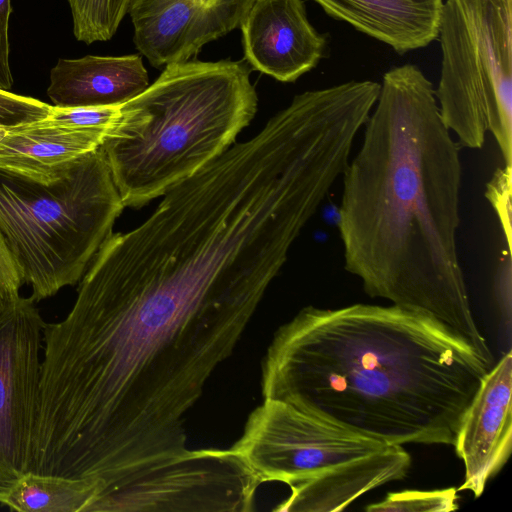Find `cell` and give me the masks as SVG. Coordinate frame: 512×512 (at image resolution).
I'll return each instance as SVG.
<instances>
[{
  "instance_id": "obj_3",
  "label": "cell",
  "mask_w": 512,
  "mask_h": 512,
  "mask_svg": "<svg viewBox=\"0 0 512 512\" xmlns=\"http://www.w3.org/2000/svg\"><path fill=\"white\" fill-rule=\"evenodd\" d=\"M257 103L243 61L166 66L120 105L101 146L125 207L144 206L223 154L254 118Z\"/></svg>"
},
{
  "instance_id": "obj_21",
  "label": "cell",
  "mask_w": 512,
  "mask_h": 512,
  "mask_svg": "<svg viewBox=\"0 0 512 512\" xmlns=\"http://www.w3.org/2000/svg\"><path fill=\"white\" fill-rule=\"evenodd\" d=\"M511 171L512 167L499 168L487 184L486 189V197L499 216L509 250H511Z\"/></svg>"
},
{
  "instance_id": "obj_7",
  "label": "cell",
  "mask_w": 512,
  "mask_h": 512,
  "mask_svg": "<svg viewBox=\"0 0 512 512\" xmlns=\"http://www.w3.org/2000/svg\"><path fill=\"white\" fill-rule=\"evenodd\" d=\"M45 325L31 297L0 315V504L29 471Z\"/></svg>"
},
{
  "instance_id": "obj_19",
  "label": "cell",
  "mask_w": 512,
  "mask_h": 512,
  "mask_svg": "<svg viewBox=\"0 0 512 512\" xmlns=\"http://www.w3.org/2000/svg\"><path fill=\"white\" fill-rule=\"evenodd\" d=\"M52 105L38 99L0 90V123L14 127L45 118Z\"/></svg>"
},
{
  "instance_id": "obj_2",
  "label": "cell",
  "mask_w": 512,
  "mask_h": 512,
  "mask_svg": "<svg viewBox=\"0 0 512 512\" xmlns=\"http://www.w3.org/2000/svg\"><path fill=\"white\" fill-rule=\"evenodd\" d=\"M491 368L438 323L395 305L307 306L276 331L262 396L386 445H453Z\"/></svg>"
},
{
  "instance_id": "obj_17",
  "label": "cell",
  "mask_w": 512,
  "mask_h": 512,
  "mask_svg": "<svg viewBox=\"0 0 512 512\" xmlns=\"http://www.w3.org/2000/svg\"><path fill=\"white\" fill-rule=\"evenodd\" d=\"M458 507L457 490L446 488L389 493L384 500L366 506L365 510L368 512H449Z\"/></svg>"
},
{
  "instance_id": "obj_1",
  "label": "cell",
  "mask_w": 512,
  "mask_h": 512,
  "mask_svg": "<svg viewBox=\"0 0 512 512\" xmlns=\"http://www.w3.org/2000/svg\"><path fill=\"white\" fill-rule=\"evenodd\" d=\"M342 180L337 225L345 270L370 297L438 323L491 365L457 252L460 145L417 66L383 75Z\"/></svg>"
},
{
  "instance_id": "obj_14",
  "label": "cell",
  "mask_w": 512,
  "mask_h": 512,
  "mask_svg": "<svg viewBox=\"0 0 512 512\" xmlns=\"http://www.w3.org/2000/svg\"><path fill=\"white\" fill-rule=\"evenodd\" d=\"M331 17L402 54L437 38L444 0H314Z\"/></svg>"
},
{
  "instance_id": "obj_16",
  "label": "cell",
  "mask_w": 512,
  "mask_h": 512,
  "mask_svg": "<svg viewBox=\"0 0 512 512\" xmlns=\"http://www.w3.org/2000/svg\"><path fill=\"white\" fill-rule=\"evenodd\" d=\"M75 38L87 45L110 40L128 13L131 0H67Z\"/></svg>"
},
{
  "instance_id": "obj_12",
  "label": "cell",
  "mask_w": 512,
  "mask_h": 512,
  "mask_svg": "<svg viewBox=\"0 0 512 512\" xmlns=\"http://www.w3.org/2000/svg\"><path fill=\"white\" fill-rule=\"evenodd\" d=\"M149 86L139 55L58 59L50 71L47 95L54 106H116Z\"/></svg>"
},
{
  "instance_id": "obj_22",
  "label": "cell",
  "mask_w": 512,
  "mask_h": 512,
  "mask_svg": "<svg viewBox=\"0 0 512 512\" xmlns=\"http://www.w3.org/2000/svg\"><path fill=\"white\" fill-rule=\"evenodd\" d=\"M11 0H0V90L10 92L14 79L10 68L9 20Z\"/></svg>"
},
{
  "instance_id": "obj_18",
  "label": "cell",
  "mask_w": 512,
  "mask_h": 512,
  "mask_svg": "<svg viewBox=\"0 0 512 512\" xmlns=\"http://www.w3.org/2000/svg\"><path fill=\"white\" fill-rule=\"evenodd\" d=\"M120 105L92 107H58L52 105L50 113L39 122L46 126L71 130L108 131L115 124Z\"/></svg>"
},
{
  "instance_id": "obj_9",
  "label": "cell",
  "mask_w": 512,
  "mask_h": 512,
  "mask_svg": "<svg viewBox=\"0 0 512 512\" xmlns=\"http://www.w3.org/2000/svg\"><path fill=\"white\" fill-rule=\"evenodd\" d=\"M240 28L246 61L280 82L313 69L326 48L302 0H255Z\"/></svg>"
},
{
  "instance_id": "obj_6",
  "label": "cell",
  "mask_w": 512,
  "mask_h": 512,
  "mask_svg": "<svg viewBox=\"0 0 512 512\" xmlns=\"http://www.w3.org/2000/svg\"><path fill=\"white\" fill-rule=\"evenodd\" d=\"M390 445L307 414L289 403L263 399L231 449L262 483L289 486Z\"/></svg>"
},
{
  "instance_id": "obj_10",
  "label": "cell",
  "mask_w": 512,
  "mask_h": 512,
  "mask_svg": "<svg viewBox=\"0 0 512 512\" xmlns=\"http://www.w3.org/2000/svg\"><path fill=\"white\" fill-rule=\"evenodd\" d=\"M512 354L493 365L468 407L453 446L465 467L460 491L478 498L512 447Z\"/></svg>"
},
{
  "instance_id": "obj_8",
  "label": "cell",
  "mask_w": 512,
  "mask_h": 512,
  "mask_svg": "<svg viewBox=\"0 0 512 512\" xmlns=\"http://www.w3.org/2000/svg\"><path fill=\"white\" fill-rule=\"evenodd\" d=\"M255 0H131L137 50L156 68L188 61L239 28Z\"/></svg>"
},
{
  "instance_id": "obj_23",
  "label": "cell",
  "mask_w": 512,
  "mask_h": 512,
  "mask_svg": "<svg viewBox=\"0 0 512 512\" xmlns=\"http://www.w3.org/2000/svg\"><path fill=\"white\" fill-rule=\"evenodd\" d=\"M11 126L0 123V141L6 136Z\"/></svg>"
},
{
  "instance_id": "obj_13",
  "label": "cell",
  "mask_w": 512,
  "mask_h": 512,
  "mask_svg": "<svg viewBox=\"0 0 512 512\" xmlns=\"http://www.w3.org/2000/svg\"><path fill=\"white\" fill-rule=\"evenodd\" d=\"M106 131L71 130L39 120L10 127L0 141V168L49 184L86 154L100 148Z\"/></svg>"
},
{
  "instance_id": "obj_5",
  "label": "cell",
  "mask_w": 512,
  "mask_h": 512,
  "mask_svg": "<svg viewBox=\"0 0 512 512\" xmlns=\"http://www.w3.org/2000/svg\"><path fill=\"white\" fill-rule=\"evenodd\" d=\"M437 37L443 122L465 148H482L490 132L511 167L512 0H444Z\"/></svg>"
},
{
  "instance_id": "obj_20",
  "label": "cell",
  "mask_w": 512,
  "mask_h": 512,
  "mask_svg": "<svg viewBox=\"0 0 512 512\" xmlns=\"http://www.w3.org/2000/svg\"><path fill=\"white\" fill-rule=\"evenodd\" d=\"M23 284L19 265L0 232V315L21 298Z\"/></svg>"
},
{
  "instance_id": "obj_11",
  "label": "cell",
  "mask_w": 512,
  "mask_h": 512,
  "mask_svg": "<svg viewBox=\"0 0 512 512\" xmlns=\"http://www.w3.org/2000/svg\"><path fill=\"white\" fill-rule=\"evenodd\" d=\"M411 456L402 445L387 448L331 468L291 485V494L274 511H341L362 494L392 481L404 479Z\"/></svg>"
},
{
  "instance_id": "obj_4",
  "label": "cell",
  "mask_w": 512,
  "mask_h": 512,
  "mask_svg": "<svg viewBox=\"0 0 512 512\" xmlns=\"http://www.w3.org/2000/svg\"><path fill=\"white\" fill-rule=\"evenodd\" d=\"M124 208L102 147L49 184L0 168V232L35 302L79 283Z\"/></svg>"
},
{
  "instance_id": "obj_15",
  "label": "cell",
  "mask_w": 512,
  "mask_h": 512,
  "mask_svg": "<svg viewBox=\"0 0 512 512\" xmlns=\"http://www.w3.org/2000/svg\"><path fill=\"white\" fill-rule=\"evenodd\" d=\"M103 490L99 480L26 472L1 505L18 512H89Z\"/></svg>"
}]
</instances>
